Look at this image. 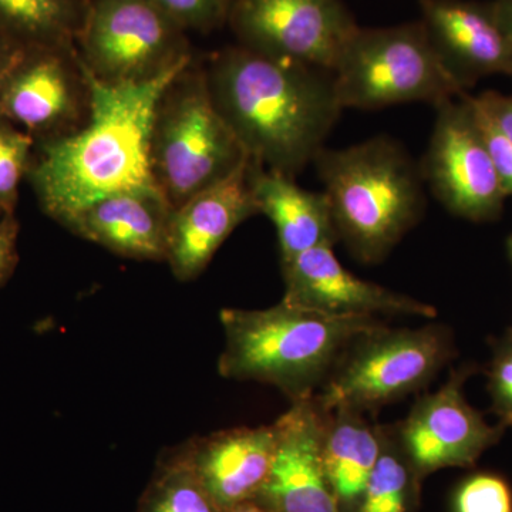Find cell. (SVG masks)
<instances>
[{"label":"cell","instance_id":"cell-1","mask_svg":"<svg viewBox=\"0 0 512 512\" xmlns=\"http://www.w3.org/2000/svg\"><path fill=\"white\" fill-rule=\"evenodd\" d=\"M215 109L249 160L295 178L313 163L342 106L332 72L228 46L205 62Z\"/></svg>","mask_w":512,"mask_h":512},{"label":"cell","instance_id":"cell-2","mask_svg":"<svg viewBox=\"0 0 512 512\" xmlns=\"http://www.w3.org/2000/svg\"><path fill=\"white\" fill-rule=\"evenodd\" d=\"M191 60L151 82L120 86L100 83L83 66L89 120L69 136L36 143L26 178L47 217L60 222L111 195L160 191L150 163L154 109L165 86Z\"/></svg>","mask_w":512,"mask_h":512},{"label":"cell","instance_id":"cell-3","mask_svg":"<svg viewBox=\"0 0 512 512\" xmlns=\"http://www.w3.org/2000/svg\"><path fill=\"white\" fill-rule=\"evenodd\" d=\"M225 379L269 384L291 400L309 399L356 339L382 328L376 316H343L279 302L266 309H222Z\"/></svg>","mask_w":512,"mask_h":512},{"label":"cell","instance_id":"cell-4","mask_svg":"<svg viewBox=\"0 0 512 512\" xmlns=\"http://www.w3.org/2000/svg\"><path fill=\"white\" fill-rule=\"evenodd\" d=\"M325 187L340 241L362 264H379L426 211L417 164L392 137L348 148L325 147L313 160Z\"/></svg>","mask_w":512,"mask_h":512},{"label":"cell","instance_id":"cell-5","mask_svg":"<svg viewBox=\"0 0 512 512\" xmlns=\"http://www.w3.org/2000/svg\"><path fill=\"white\" fill-rule=\"evenodd\" d=\"M248 154L212 103L205 63L192 57L158 97L150 134V163L157 187L180 207L227 180Z\"/></svg>","mask_w":512,"mask_h":512},{"label":"cell","instance_id":"cell-6","mask_svg":"<svg viewBox=\"0 0 512 512\" xmlns=\"http://www.w3.org/2000/svg\"><path fill=\"white\" fill-rule=\"evenodd\" d=\"M342 109L379 110L456 99L464 92L443 69L419 22L357 28L332 70Z\"/></svg>","mask_w":512,"mask_h":512},{"label":"cell","instance_id":"cell-7","mask_svg":"<svg viewBox=\"0 0 512 512\" xmlns=\"http://www.w3.org/2000/svg\"><path fill=\"white\" fill-rule=\"evenodd\" d=\"M453 353L450 333L443 326L384 325L350 345L316 399L325 412L336 407L375 412L424 389Z\"/></svg>","mask_w":512,"mask_h":512},{"label":"cell","instance_id":"cell-8","mask_svg":"<svg viewBox=\"0 0 512 512\" xmlns=\"http://www.w3.org/2000/svg\"><path fill=\"white\" fill-rule=\"evenodd\" d=\"M77 52L109 86L151 82L194 57L187 32L150 0H90Z\"/></svg>","mask_w":512,"mask_h":512},{"label":"cell","instance_id":"cell-9","mask_svg":"<svg viewBox=\"0 0 512 512\" xmlns=\"http://www.w3.org/2000/svg\"><path fill=\"white\" fill-rule=\"evenodd\" d=\"M429 148L420 163L424 184L456 217L494 221L505 194L467 93L437 104Z\"/></svg>","mask_w":512,"mask_h":512},{"label":"cell","instance_id":"cell-10","mask_svg":"<svg viewBox=\"0 0 512 512\" xmlns=\"http://www.w3.org/2000/svg\"><path fill=\"white\" fill-rule=\"evenodd\" d=\"M238 45L332 72L357 25L342 0H229Z\"/></svg>","mask_w":512,"mask_h":512},{"label":"cell","instance_id":"cell-11","mask_svg":"<svg viewBox=\"0 0 512 512\" xmlns=\"http://www.w3.org/2000/svg\"><path fill=\"white\" fill-rule=\"evenodd\" d=\"M0 116L35 143L82 128L90 116V87L79 52L26 47L0 84Z\"/></svg>","mask_w":512,"mask_h":512},{"label":"cell","instance_id":"cell-12","mask_svg":"<svg viewBox=\"0 0 512 512\" xmlns=\"http://www.w3.org/2000/svg\"><path fill=\"white\" fill-rule=\"evenodd\" d=\"M467 370L451 373L437 392L414 403L396 426L397 437L420 477L450 467H468L503 437V424L487 423L464 396Z\"/></svg>","mask_w":512,"mask_h":512},{"label":"cell","instance_id":"cell-13","mask_svg":"<svg viewBox=\"0 0 512 512\" xmlns=\"http://www.w3.org/2000/svg\"><path fill=\"white\" fill-rule=\"evenodd\" d=\"M274 423V461L255 501L271 512H340L323 467L325 410L316 396L291 403Z\"/></svg>","mask_w":512,"mask_h":512},{"label":"cell","instance_id":"cell-14","mask_svg":"<svg viewBox=\"0 0 512 512\" xmlns=\"http://www.w3.org/2000/svg\"><path fill=\"white\" fill-rule=\"evenodd\" d=\"M281 262L285 282L282 302L288 305L329 315L437 316L430 303L357 278L340 264L333 247L311 249Z\"/></svg>","mask_w":512,"mask_h":512},{"label":"cell","instance_id":"cell-15","mask_svg":"<svg viewBox=\"0 0 512 512\" xmlns=\"http://www.w3.org/2000/svg\"><path fill=\"white\" fill-rule=\"evenodd\" d=\"M420 23L450 79L461 92L491 74L512 73V43L491 2L420 0Z\"/></svg>","mask_w":512,"mask_h":512},{"label":"cell","instance_id":"cell-16","mask_svg":"<svg viewBox=\"0 0 512 512\" xmlns=\"http://www.w3.org/2000/svg\"><path fill=\"white\" fill-rule=\"evenodd\" d=\"M248 161L171 212L165 262L178 281L198 278L229 235L259 214L249 187Z\"/></svg>","mask_w":512,"mask_h":512},{"label":"cell","instance_id":"cell-17","mask_svg":"<svg viewBox=\"0 0 512 512\" xmlns=\"http://www.w3.org/2000/svg\"><path fill=\"white\" fill-rule=\"evenodd\" d=\"M276 448L275 423L235 427L184 444L178 454L218 512L254 501Z\"/></svg>","mask_w":512,"mask_h":512},{"label":"cell","instance_id":"cell-18","mask_svg":"<svg viewBox=\"0 0 512 512\" xmlns=\"http://www.w3.org/2000/svg\"><path fill=\"white\" fill-rule=\"evenodd\" d=\"M171 212L161 191L123 192L86 205L59 224L124 258L165 262Z\"/></svg>","mask_w":512,"mask_h":512},{"label":"cell","instance_id":"cell-19","mask_svg":"<svg viewBox=\"0 0 512 512\" xmlns=\"http://www.w3.org/2000/svg\"><path fill=\"white\" fill-rule=\"evenodd\" d=\"M248 181L259 214L274 224L281 261L339 241L328 195L299 187L295 178L248 161Z\"/></svg>","mask_w":512,"mask_h":512},{"label":"cell","instance_id":"cell-20","mask_svg":"<svg viewBox=\"0 0 512 512\" xmlns=\"http://www.w3.org/2000/svg\"><path fill=\"white\" fill-rule=\"evenodd\" d=\"M382 450V426L350 407L325 412L322 457L340 512H356Z\"/></svg>","mask_w":512,"mask_h":512},{"label":"cell","instance_id":"cell-21","mask_svg":"<svg viewBox=\"0 0 512 512\" xmlns=\"http://www.w3.org/2000/svg\"><path fill=\"white\" fill-rule=\"evenodd\" d=\"M90 0H0V29L25 47L77 50Z\"/></svg>","mask_w":512,"mask_h":512},{"label":"cell","instance_id":"cell-22","mask_svg":"<svg viewBox=\"0 0 512 512\" xmlns=\"http://www.w3.org/2000/svg\"><path fill=\"white\" fill-rule=\"evenodd\" d=\"M419 473L404 453L396 426H382V450L356 512H414Z\"/></svg>","mask_w":512,"mask_h":512},{"label":"cell","instance_id":"cell-23","mask_svg":"<svg viewBox=\"0 0 512 512\" xmlns=\"http://www.w3.org/2000/svg\"><path fill=\"white\" fill-rule=\"evenodd\" d=\"M137 512H218L180 454L161 461Z\"/></svg>","mask_w":512,"mask_h":512},{"label":"cell","instance_id":"cell-24","mask_svg":"<svg viewBox=\"0 0 512 512\" xmlns=\"http://www.w3.org/2000/svg\"><path fill=\"white\" fill-rule=\"evenodd\" d=\"M28 133L0 116V212L16 214L19 187L28 178L35 151Z\"/></svg>","mask_w":512,"mask_h":512},{"label":"cell","instance_id":"cell-25","mask_svg":"<svg viewBox=\"0 0 512 512\" xmlns=\"http://www.w3.org/2000/svg\"><path fill=\"white\" fill-rule=\"evenodd\" d=\"M185 32L211 33L227 25V0H150Z\"/></svg>","mask_w":512,"mask_h":512},{"label":"cell","instance_id":"cell-26","mask_svg":"<svg viewBox=\"0 0 512 512\" xmlns=\"http://www.w3.org/2000/svg\"><path fill=\"white\" fill-rule=\"evenodd\" d=\"M456 512H512V494L503 478L476 474L457 490Z\"/></svg>","mask_w":512,"mask_h":512},{"label":"cell","instance_id":"cell-27","mask_svg":"<svg viewBox=\"0 0 512 512\" xmlns=\"http://www.w3.org/2000/svg\"><path fill=\"white\" fill-rule=\"evenodd\" d=\"M468 100L476 114L477 123L483 133L485 146H487L488 154L493 161L498 180L503 185L507 197L510 195L512 197V141L505 136L500 128L495 126L483 107L478 104L476 97L468 96Z\"/></svg>","mask_w":512,"mask_h":512},{"label":"cell","instance_id":"cell-28","mask_svg":"<svg viewBox=\"0 0 512 512\" xmlns=\"http://www.w3.org/2000/svg\"><path fill=\"white\" fill-rule=\"evenodd\" d=\"M493 412L505 429L512 427V340H507L495 353L488 375Z\"/></svg>","mask_w":512,"mask_h":512},{"label":"cell","instance_id":"cell-29","mask_svg":"<svg viewBox=\"0 0 512 512\" xmlns=\"http://www.w3.org/2000/svg\"><path fill=\"white\" fill-rule=\"evenodd\" d=\"M20 224L16 214L0 217V288L12 278L19 264Z\"/></svg>","mask_w":512,"mask_h":512},{"label":"cell","instance_id":"cell-30","mask_svg":"<svg viewBox=\"0 0 512 512\" xmlns=\"http://www.w3.org/2000/svg\"><path fill=\"white\" fill-rule=\"evenodd\" d=\"M495 126L512 141V96H503L497 92H485L476 97Z\"/></svg>","mask_w":512,"mask_h":512},{"label":"cell","instance_id":"cell-31","mask_svg":"<svg viewBox=\"0 0 512 512\" xmlns=\"http://www.w3.org/2000/svg\"><path fill=\"white\" fill-rule=\"evenodd\" d=\"M26 47L20 45L18 40L13 39L8 33L0 29V84L6 79L10 70L13 69Z\"/></svg>","mask_w":512,"mask_h":512},{"label":"cell","instance_id":"cell-32","mask_svg":"<svg viewBox=\"0 0 512 512\" xmlns=\"http://www.w3.org/2000/svg\"><path fill=\"white\" fill-rule=\"evenodd\" d=\"M491 6L498 25L512 43V0H493Z\"/></svg>","mask_w":512,"mask_h":512},{"label":"cell","instance_id":"cell-33","mask_svg":"<svg viewBox=\"0 0 512 512\" xmlns=\"http://www.w3.org/2000/svg\"><path fill=\"white\" fill-rule=\"evenodd\" d=\"M229 512H271L266 510L264 505L259 504L258 501H249V503H245L239 505V507L235 508V510Z\"/></svg>","mask_w":512,"mask_h":512},{"label":"cell","instance_id":"cell-34","mask_svg":"<svg viewBox=\"0 0 512 512\" xmlns=\"http://www.w3.org/2000/svg\"><path fill=\"white\" fill-rule=\"evenodd\" d=\"M507 251H508V255H510V258L512 261V235L510 238H508V241H507Z\"/></svg>","mask_w":512,"mask_h":512},{"label":"cell","instance_id":"cell-35","mask_svg":"<svg viewBox=\"0 0 512 512\" xmlns=\"http://www.w3.org/2000/svg\"><path fill=\"white\" fill-rule=\"evenodd\" d=\"M2 215H3L2 212H0V217H2Z\"/></svg>","mask_w":512,"mask_h":512},{"label":"cell","instance_id":"cell-36","mask_svg":"<svg viewBox=\"0 0 512 512\" xmlns=\"http://www.w3.org/2000/svg\"><path fill=\"white\" fill-rule=\"evenodd\" d=\"M227 2H228V6H229V0H227Z\"/></svg>","mask_w":512,"mask_h":512},{"label":"cell","instance_id":"cell-37","mask_svg":"<svg viewBox=\"0 0 512 512\" xmlns=\"http://www.w3.org/2000/svg\"><path fill=\"white\" fill-rule=\"evenodd\" d=\"M511 340H512V335H511Z\"/></svg>","mask_w":512,"mask_h":512},{"label":"cell","instance_id":"cell-38","mask_svg":"<svg viewBox=\"0 0 512 512\" xmlns=\"http://www.w3.org/2000/svg\"><path fill=\"white\" fill-rule=\"evenodd\" d=\"M511 77H512V73H511Z\"/></svg>","mask_w":512,"mask_h":512}]
</instances>
